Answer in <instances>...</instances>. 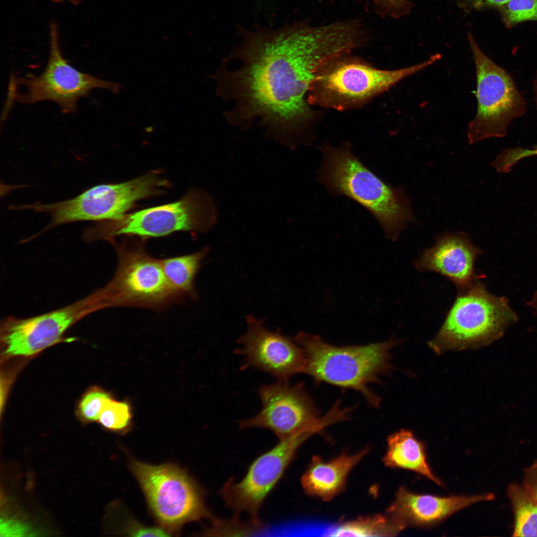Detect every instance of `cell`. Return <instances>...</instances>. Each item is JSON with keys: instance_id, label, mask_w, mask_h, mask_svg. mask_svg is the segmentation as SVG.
<instances>
[{"instance_id": "12", "label": "cell", "mask_w": 537, "mask_h": 537, "mask_svg": "<svg viewBox=\"0 0 537 537\" xmlns=\"http://www.w3.org/2000/svg\"><path fill=\"white\" fill-rule=\"evenodd\" d=\"M317 428L304 429L279 440L271 449L258 457L239 482L230 478L219 492L225 506L233 511L235 518L247 512L251 521L263 524L258 518L261 506L266 498L282 477L302 444Z\"/></svg>"}, {"instance_id": "16", "label": "cell", "mask_w": 537, "mask_h": 537, "mask_svg": "<svg viewBox=\"0 0 537 537\" xmlns=\"http://www.w3.org/2000/svg\"><path fill=\"white\" fill-rule=\"evenodd\" d=\"M493 498L490 493L448 496L421 494L401 487L386 512L406 527L426 528L441 522L469 506Z\"/></svg>"}, {"instance_id": "17", "label": "cell", "mask_w": 537, "mask_h": 537, "mask_svg": "<svg viewBox=\"0 0 537 537\" xmlns=\"http://www.w3.org/2000/svg\"><path fill=\"white\" fill-rule=\"evenodd\" d=\"M481 250L462 232L447 233L437 239L435 245L426 250L416 261L420 271H433L451 280L460 291L476 280L474 265Z\"/></svg>"}, {"instance_id": "1", "label": "cell", "mask_w": 537, "mask_h": 537, "mask_svg": "<svg viewBox=\"0 0 537 537\" xmlns=\"http://www.w3.org/2000/svg\"><path fill=\"white\" fill-rule=\"evenodd\" d=\"M240 32L243 64L234 74L239 95L250 112L284 132L313 117L307 97L320 69L357 46L354 30L345 20L319 25L303 20Z\"/></svg>"}, {"instance_id": "27", "label": "cell", "mask_w": 537, "mask_h": 537, "mask_svg": "<svg viewBox=\"0 0 537 537\" xmlns=\"http://www.w3.org/2000/svg\"><path fill=\"white\" fill-rule=\"evenodd\" d=\"M127 533L134 537H167L170 533L164 528L147 527L142 525L132 524Z\"/></svg>"}, {"instance_id": "6", "label": "cell", "mask_w": 537, "mask_h": 537, "mask_svg": "<svg viewBox=\"0 0 537 537\" xmlns=\"http://www.w3.org/2000/svg\"><path fill=\"white\" fill-rule=\"evenodd\" d=\"M143 241L111 242L117 263L112 278L98 289L104 309L130 307L161 310L184 299L168 281L160 259L145 251Z\"/></svg>"}, {"instance_id": "2", "label": "cell", "mask_w": 537, "mask_h": 537, "mask_svg": "<svg viewBox=\"0 0 537 537\" xmlns=\"http://www.w3.org/2000/svg\"><path fill=\"white\" fill-rule=\"evenodd\" d=\"M322 151L320 181L331 193L347 196L370 212L387 238L396 240L408 223L415 222L402 189L383 181L353 154L347 144L338 148L326 145Z\"/></svg>"}, {"instance_id": "15", "label": "cell", "mask_w": 537, "mask_h": 537, "mask_svg": "<svg viewBox=\"0 0 537 537\" xmlns=\"http://www.w3.org/2000/svg\"><path fill=\"white\" fill-rule=\"evenodd\" d=\"M247 330L238 340L242 348L235 350L244 357L242 368L253 367L278 381L304 372L306 359L301 347L278 332L267 329L263 319L246 317Z\"/></svg>"}, {"instance_id": "31", "label": "cell", "mask_w": 537, "mask_h": 537, "mask_svg": "<svg viewBox=\"0 0 537 537\" xmlns=\"http://www.w3.org/2000/svg\"><path fill=\"white\" fill-rule=\"evenodd\" d=\"M532 84L534 101L536 104V108L537 109V70L536 72Z\"/></svg>"}, {"instance_id": "11", "label": "cell", "mask_w": 537, "mask_h": 537, "mask_svg": "<svg viewBox=\"0 0 537 537\" xmlns=\"http://www.w3.org/2000/svg\"><path fill=\"white\" fill-rule=\"evenodd\" d=\"M15 84L23 92L12 94L23 104L48 100L57 104L65 113L75 112L78 100L95 89L119 92L120 85L82 72L70 64L63 56L59 43L57 25L52 22L50 31V51L46 66L39 75L18 77Z\"/></svg>"}, {"instance_id": "9", "label": "cell", "mask_w": 537, "mask_h": 537, "mask_svg": "<svg viewBox=\"0 0 537 537\" xmlns=\"http://www.w3.org/2000/svg\"><path fill=\"white\" fill-rule=\"evenodd\" d=\"M468 40L475 66L477 111L469 122V144L505 136L510 125L527 110L526 100L505 69L495 63L469 33Z\"/></svg>"}, {"instance_id": "7", "label": "cell", "mask_w": 537, "mask_h": 537, "mask_svg": "<svg viewBox=\"0 0 537 537\" xmlns=\"http://www.w3.org/2000/svg\"><path fill=\"white\" fill-rule=\"evenodd\" d=\"M460 291L441 328L429 343L437 353L488 344L517 320L505 297L490 293L477 280Z\"/></svg>"}, {"instance_id": "19", "label": "cell", "mask_w": 537, "mask_h": 537, "mask_svg": "<svg viewBox=\"0 0 537 537\" xmlns=\"http://www.w3.org/2000/svg\"><path fill=\"white\" fill-rule=\"evenodd\" d=\"M383 461L387 466L414 472L443 485L428 462L425 445L409 430L402 429L388 437Z\"/></svg>"}, {"instance_id": "32", "label": "cell", "mask_w": 537, "mask_h": 537, "mask_svg": "<svg viewBox=\"0 0 537 537\" xmlns=\"http://www.w3.org/2000/svg\"><path fill=\"white\" fill-rule=\"evenodd\" d=\"M529 305L537 313V291L535 293L531 300L529 302Z\"/></svg>"}, {"instance_id": "5", "label": "cell", "mask_w": 537, "mask_h": 537, "mask_svg": "<svg viewBox=\"0 0 537 537\" xmlns=\"http://www.w3.org/2000/svg\"><path fill=\"white\" fill-rule=\"evenodd\" d=\"M217 221V208L211 196L194 188L177 201L97 222L87 228L83 236L88 242L101 240L110 242L120 236L144 241L178 231L206 232Z\"/></svg>"}, {"instance_id": "29", "label": "cell", "mask_w": 537, "mask_h": 537, "mask_svg": "<svg viewBox=\"0 0 537 537\" xmlns=\"http://www.w3.org/2000/svg\"><path fill=\"white\" fill-rule=\"evenodd\" d=\"M471 2L476 8H497L501 6L510 0H466Z\"/></svg>"}, {"instance_id": "4", "label": "cell", "mask_w": 537, "mask_h": 537, "mask_svg": "<svg viewBox=\"0 0 537 537\" xmlns=\"http://www.w3.org/2000/svg\"><path fill=\"white\" fill-rule=\"evenodd\" d=\"M441 58L437 53L420 63L387 70L376 68L350 54L342 55L320 69L311 84L307 101L310 105L338 110L358 107Z\"/></svg>"}, {"instance_id": "23", "label": "cell", "mask_w": 537, "mask_h": 537, "mask_svg": "<svg viewBox=\"0 0 537 537\" xmlns=\"http://www.w3.org/2000/svg\"><path fill=\"white\" fill-rule=\"evenodd\" d=\"M508 28L527 21H537V0H510L499 9Z\"/></svg>"}, {"instance_id": "10", "label": "cell", "mask_w": 537, "mask_h": 537, "mask_svg": "<svg viewBox=\"0 0 537 537\" xmlns=\"http://www.w3.org/2000/svg\"><path fill=\"white\" fill-rule=\"evenodd\" d=\"M130 467L157 521L170 533L184 524L211 518L199 486L171 463L152 465L131 459Z\"/></svg>"}, {"instance_id": "24", "label": "cell", "mask_w": 537, "mask_h": 537, "mask_svg": "<svg viewBox=\"0 0 537 537\" xmlns=\"http://www.w3.org/2000/svg\"><path fill=\"white\" fill-rule=\"evenodd\" d=\"M131 419L129 405L126 402L116 401L111 398L104 405L98 420L106 429L124 431L129 426Z\"/></svg>"}, {"instance_id": "13", "label": "cell", "mask_w": 537, "mask_h": 537, "mask_svg": "<svg viewBox=\"0 0 537 537\" xmlns=\"http://www.w3.org/2000/svg\"><path fill=\"white\" fill-rule=\"evenodd\" d=\"M262 408L253 417L240 421V429L262 428L271 431L279 440L297 432L314 427L325 428L341 421L340 411L333 407L322 418L302 383L287 381L262 386L258 391Z\"/></svg>"}, {"instance_id": "14", "label": "cell", "mask_w": 537, "mask_h": 537, "mask_svg": "<svg viewBox=\"0 0 537 537\" xmlns=\"http://www.w3.org/2000/svg\"><path fill=\"white\" fill-rule=\"evenodd\" d=\"M99 310L93 293L58 309L27 318L8 317L1 322L4 354L30 356L59 342L74 324Z\"/></svg>"}, {"instance_id": "8", "label": "cell", "mask_w": 537, "mask_h": 537, "mask_svg": "<svg viewBox=\"0 0 537 537\" xmlns=\"http://www.w3.org/2000/svg\"><path fill=\"white\" fill-rule=\"evenodd\" d=\"M168 181L155 173L119 183L92 186L77 196L51 203L21 205L22 210L46 213L49 224L39 234L54 227L81 221L97 222L119 218L140 199L162 193Z\"/></svg>"}, {"instance_id": "26", "label": "cell", "mask_w": 537, "mask_h": 537, "mask_svg": "<svg viewBox=\"0 0 537 537\" xmlns=\"http://www.w3.org/2000/svg\"><path fill=\"white\" fill-rule=\"evenodd\" d=\"M375 13L381 17L399 18L410 8V0H370Z\"/></svg>"}, {"instance_id": "21", "label": "cell", "mask_w": 537, "mask_h": 537, "mask_svg": "<svg viewBox=\"0 0 537 537\" xmlns=\"http://www.w3.org/2000/svg\"><path fill=\"white\" fill-rule=\"evenodd\" d=\"M406 527L386 513L359 517L331 527L329 537H394Z\"/></svg>"}, {"instance_id": "22", "label": "cell", "mask_w": 537, "mask_h": 537, "mask_svg": "<svg viewBox=\"0 0 537 537\" xmlns=\"http://www.w3.org/2000/svg\"><path fill=\"white\" fill-rule=\"evenodd\" d=\"M515 518L514 537H537V506L524 487L510 484L507 490Z\"/></svg>"}, {"instance_id": "18", "label": "cell", "mask_w": 537, "mask_h": 537, "mask_svg": "<svg viewBox=\"0 0 537 537\" xmlns=\"http://www.w3.org/2000/svg\"><path fill=\"white\" fill-rule=\"evenodd\" d=\"M367 447L353 454L342 453L329 460L314 455L300 480L307 495L324 501L332 500L345 487L348 476L368 452Z\"/></svg>"}, {"instance_id": "28", "label": "cell", "mask_w": 537, "mask_h": 537, "mask_svg": "<svg viewBox=\"0 0 537 537\" xmlns=\"http://www.w3.org/2000/svg\"><path fill=\"white\" fill-rule=\"evenodd\" d=\"M523 486L537 506V462L526 469Z\"/></svg>"}, {"instance_id": "3", "label": "cell", "mask_w": 537, "mask_h": 537, "mask_svg": "<svg viewBox=\"0 0 537 537\" xmlns=\"http://www.w3.org/2000/svg\"><path fill=\"white\" fill-rule=\"evenodd\" d=\"M294 341L305 354V373L317 382L356 390L370 404L379 406L380 398L367 386L377 382L379 375L390 368L389 351L397 341L336 347L303 332H299Z\"/></svg>"}, {"instance_id": "25", "label": "cell", "mask_w": 537, "mask_h": 537, "mask_svg": "<svg viewBox=\"0 0 537 537\" xmlns=\"http://www.w3.org/2000/svg\"><path fill=\"white\" fill-rule=\"evenodd\" d=\"M110 395L99 389H93L87 393L81 401L79 411L81 416L89 421L98 420L100 413Z\"/></svg>"}, {"instance_id": "20", "label": "cell", "mask_w": 537, "mask_h": 537, "mask_svg": "<svg viewBox=\"0 0 537 537\" xmlns=\"http://www.w3.org/2000/svg\"><path fill=\"white\" fill-rule=\"evenodd\" d=\"M209 250L160 259L164 273L171 286L183 298H195V278Z\"/></svg>"}, {"instance_id": "30", "label": "cell", "mask_w": 537, "mask_h": 537, "mask_svg": "<svg viewBox=\"0 0 537 537\" xmlns=\"http://www.w3.org/2000/svg\"><path fill=\"white\" fill-rule=\"evenodd\" d=\"M534 155H537V148L533 150L520 149L519 151V156L520 159L528 156Z\"/></svg>"}, {"instance_id": "33", "label": "cell", "mask_w": 537, "mask_h": 537, "mask_svg": "<svg viewBox=\"0 0 537 537\" xmlns=\"http://www.w3.org/2000/svg\"><path fill=\"white\" fill-rule=\"evenodd\" d=\"M62 0H53V1H54L55 2H61ZM68 0L69 1V2H70L72 4H74L75 5H77V4L79 3L80 0Z\"/></svg>"}]
</instances>
